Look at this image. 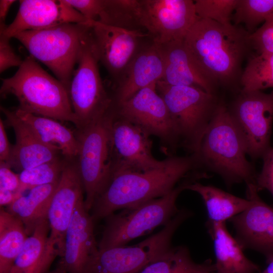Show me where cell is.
Masks as SVG:
<instances>
[{
    "mask_svg": "<svg viewBox=\"0 0 273 273\" xmlns=\"http://www.w3.org/2000/svg\"><path fill=\"white\" fill-rule=\"evenodd\" d=\"M259 273H273V260L268 263L267 266Z\"/></svg>",
    "mask_w": 273,
    "mask_h": 273,
    "instance_id": "obj_42",
    "label": "cell"
},
{
    "mask_svg": "<svg viewBox=\"0 0 273 273\" xmlns=\"http://www.w3.org/2000/svg\"><path fill=\"white\" fill-rule=\"evenodd\" d=\"M229 107L231 116L245 142L247 155L262 157L270 148L273 90L240 92Z\"/></svg>",
    "mask_w": 273,
    "mask_h": 273,
    "instance_id": "obj_12",
    "label": "cell"
},
{
    "mask_svg": "<svg viewBox=\"0 0 273 273\" xmlns=\"http://www.w3.org/2000/svg\"><path fill=\"white\" fill-rule=\"evenodd\" d=\"M195 11L200 19H209L221 24H232V18L237 0L194 1Z\"/></svg>",
    "mask_w": 273,
    "mask_h": 273,
    "instance_id": "obj_34",
    "label": "cell"
},
{
    "mask_svg": "<svg viewBox=\"0 0 273 273\" xmlns=\"http://www.w3.org/2000/svg\"><path fill=\"white\" fill-rule=\"evenodd\" d=\"M111 113L112 175L121 171H146L162 166L164 159L157 160L152 154L150 136L112 110Z\"/></svg>",
    "mask_w": 273,
    "mask_h": 273,
    "instance_id": "obj_16",
    "label": "cell"
},
{
    "mask_svg": "<svg viewBox=\"0 0 273 273\" xmlns=\"http://www.w3.org/2000/svg\"><path fill=\"white\" fill-rule=\"evenodd\" d=\"M48 273H66V272L60 266L57 265V266L54 270L51 271H49Z\"/></svg>",
    "mask_w": 273,
    "mask_h": 273,
    "instance_id": "obj_43",
    "label": "cell"
},
{
    "mask_svg": "<svg viewBox=\"0 0 273 273\" xmlns=\"http://www.w3.org/2000/svg\"><path fill=\"white\" fill-rule=\"evenodd\" d=\"M66 158L59 157L30 168L23 170L19 173L21 190H27L42 185L59 182L63 170Z\"/></svg>",
    "mask_w": 273,
    "mask_h": 273,
    "instance_id": "obj_33",
    "label": "cell"
},
{
    "mask_svg": "<svg viewBox=\"0 0 273 273\" xmlns=\"http://www.w3.org/2000/svg\"><path fill=\"white\" fill-rule=\"evenodd\" d=\"M240 85L242 92L273 87V53L252 54L243 69Z\"/></svg>",
    "mask_w": 273,
    "mask_h": 273,
    "instance_id": "obj_31",
    "label": "cell"
},
{
    "mask_svg": "<svg viewBox=\"0 0 273 273\" xmlns=\"http://www.w3.org/2000/svg\"><path fill=\"white\" fill-rule=\"evenodd\" d=\"M89 29L87 22L67 23L23 31L14 37L31 56L47 66L69 90L83 40Z\"/></svg>",
    "mask_w": 273,
    "mask_h": 273,
    "instance_id": "obj_5",
    "label": "cell"
},
{
    "mask_svg": "<svg viewBox=\"0 0 273 273\" xmlns=\"http://www.w3.org/2000/svg\"><path fill=\"white\" fill-rule=\"evenodd\" d=\"M185 181L168 194L107 216L98 243L99 250L125 246L130 241L164 226L177 214L176 200L185 190Z\"/></svg>",
    "mask_w": 273,
    "mask_h": 273,
    "instance_id": "obj_6",
    "label": "cell"
},
{
    "mask_svg": "<svg viewBox=\"0 0 273 273\" xmlns=\"http://www.w3.org/2000/svg\"><path fill=\"white\" fill-rule=\"evenodd\" d=\"M11 38L0 32V72L13 67H19L23 60L15 52L10 42Z\"/></svg>",
    "mask_w": 273,
    "mask_h": 273,
    "instance_id": "obj_37",
    "label": "cell"
},
{
    "mask_svg": "<svg viewBox=\"0 0 273 273\" xmlns=\"http://www.w3.org/2000/svg\"><path fill=\"white\" fill-rule=\"evenodd\" d=\"M14 111L43 143L59 148L66 159L76 158L78 143L75 131L53 118L33 114L18 108Z\"/></svg>",
    "mask_w": 273,
    "mask_h": 273,
    "instance_id": "obj_25",
    "label": "cell"
},
{
    "mask_svg": "<svg viewBox=\"0 0 273 273\" xmlns=\"http://www.w3.org/2000/svg\"><path fill=\"white\" fill-rule=\"evenodd\" d=\"M216 258L215 271L212 273H257L259 265L249 259L235 238L229 232L225 222L207 221Z\"/></svg>",
    "mask_w": 273,
    "mask_h": 273,
    "instance_id": "obj_23",
    "label": "cell"
},
{
    "mask_svg": "<svg viewBox=\"0 0 273 273\" xmlns=\"http://www.w3.org/2000/svg\"><path fill=\"white\" fill-rule=\"evenodd\" d=\"M194 154L199 164L219 174L229 186L255 183L257 174L246 158L244 140L228 107L222 102L219 103Z\"/></svg>",
    "mask_w": 273,
    "mask_h": 273,
    "instance_id": "obj_3",
    "label": "cell"
},
{
    "mask_svg": "<svg viewBox=\"0 0 273 273\" xmlns=\"http://www.w3.org/2000/svg\"><path fill=\"white\" fill-rule=\"evenodd\" d=\"M15 0L0 1V24H5V20L8 12Z\"/></svg>",
    "mask_w": 273,
    "mask_h": 273,
    "instance_id": "obj_41",
    "label": "cell"
},
{
    "mask_svg": "<svg viewBox=\"0 0 273 273\" xmlns=\"http://www.w3.org/2000/svg\"><path fill=\"white\" fill-rule=\"evenodd\" d=\"M273 18V0H237L232 16L235 25H243L251 34L258 25Z\"/></svg>",
    "mask_w": 273,
    "mask_h": 273,
    "instance_id": "obj_32",
    "label": "cell"
},
{
    "mask_svg": "<svg viewBox=\"0 0 273 273\" xmlns=\"http://www.w3.org/2000/svg\"><path fill=\"white\" fill-rule=\"evenodd\" d=\"M98 62L89 30L83 40L69 88L77 129L88 126L103 118L112 106V97L104 85Z\"/></svg>",
    "mask_w": 273,
    "mask_h": 273,
    "instance_id": "obj_9",
    "label": "cell"
},
{
    "mask_svg": "<svg viewBox=\"0 0 273 273\" xmlns=\"http://www.w3.org/2000/svg\"><path fill=\"white\" fill-rule=\"evenodd\" d=\"M156 89L168 108L179 144L196 154L219 103L216 95L198 87L170 85L161 80Z\"/></svg>",
    "mask_w": 273,
    "mask_h": 273,
    "instance_id": "obj_7",
    "label": "cell"
},
{
    "mask_svg": "<svg viewBox=\"0 0 273 273\" xmlns=\"http://www.w3.org/2000/svg\"><path fill=\"white\" fill-rule=\"evenodd\" d=\"M0 93L15 96L22 111L77 125L68 88L30 55L12 76L2 79Z\"/></svg>",
    "mask_w": 273,
    "mask_h": 273,
    "instance_id": "obj_4",
    "label": "cell"
},
{
    "mask_svg": "<svg viewBox=\"0 0 273 273\" xmlns=\"http://www.w3.org/2000/svg\"><path fill=\"white\" fill-rule=\"evenodd\" d=\"M111 119L110 111L96 122L75 130L78 143L75 160L85 193L84 205L88 211L113 173Z\"/></svg>",
    "mask_w": 273,
    "mask_h": 273,
    "instance_id": "obj_8",
    "label": "cell"
},
{
    "mask_svg": "<svg viewBox=\"0 0 273 273\" xmlns=\"http://www.w3.org/2000/svg\"><path fill=\"white\" fill-rule=\"evenodd\" d=\"M98 58L111 77L119 82L132 59L149 38L142 30H131L87 21Z\"/></svg>",
    "mask_w": 273,
    "mask_h": 273,
    "instance_id": "obj_15",
    "label": "cell"
},
{
    "mask_svg": "<svg viewBox=\"0 0 273 273\" xmlns=\"http://www.w3.org/2000/svg\"><path fill=\"white\" fill-rule=\"evenodd\" d=\"M262 158V169L257 174L254 185L258 192L265 189L273 196V147H270Z\"/></svg>",
    "mask_w": 273,
    "mask_h": 273,
    "instance_id": "obj_36",
    "label": "cell"
},
{
    "mask_svg": "<svg viewBox=\"0 0 273 273\" xmlns=\"http://www.w3.org/2000/svg\"><path fill=\"white\" fill-rule=\"evenodd\" d=\"M185 188V190L195 192L201 196L207 209L208 221L212 222H225L246 210L250 203L247 198L196 181L187 183Z\"/></svg>",
    "mask_w": 273,
    "mask_h": 273,
    "instance_id": "obj_27",
    "label": "cell"
},
{
    "mask_svg": "<svg viewBox=\"0 0 273 273\" xmlns=\"http://www.w3.org/2000/svg\"><path fill=\"white\" fill-rule=\"evenodd\" d=\"M199 165L194 154L172 155L164 159L163 165L157 168L113 173L90 210L94 222L105 219L118 210L163 197L185 181L203 177L194 173Z\"/></svg>",
    "mask_w": 273,
    "mask_h": 273,
    "instance_id": "obj_2",
    "label": "cell"
},
{
    "mask_svg": "<svg viewBox=\"0 0 273 273\" xmlns=\"http://www.w3.org/2000/svg\"><path fill=\"white\" fill-rule=\"evenodd\" d=\"M11 169L6 163L0 162V189L23 193L19 174Z\"/></svg>",
    "mask_w": 273,
    "mask_h": 273,
    "instance_id": "obj_38",
    "label": "cell"
},
{
    "mask_svg": "<svg viewBox=\"0 0 273 273\" xmlns=\"http://www.w3.org/2000/svg\"><path fill=\"white\" fill-rule=\"evenodd\" d=\"M82 13L87 21L131 30H142L140 0H87Z\"/></svg>",
    "mask_w": 273,
    "mask_h": 273,
    "instance_id": "obj_24",
    "label": "cell"
},
{
    "mask_svg": "<svg viewBox=\"0 0 273 273\" xmlns=\"http://www.w3.org/2000/svg\"><path fill=\"white\" fill-rule=\"evenodd\" d=\"M50 233L48 219L40 222L29 236L15 259L11 273H48L50 265L46 256Z\"/></svg>",
    "mask_w": 273,
    "mask_h": 273,
    "instance_id": "obj_29",
    "label": "cell"
},
{
    "mask_svg": "<svg viewBox=\"0 0 273 273\" xmlns=\"http://www.w3.org/2000/svg\"><path fill=\"white\" fill-rule=\"evenodd\" d=\"M12 147L10 146L7 135L5 129L4 123L0 119V162L8 164L11 153Z\"/></svg>",
    "mask_w": 273,
    "mask_h": 273,
    "instance_id": "obj_39",
    "label": "cell"
},
{
    "mask_svg": "<svg viewBox=\"0 0 273 273\" xmlns=\"http://www.w3.org/2000/svg\"><path fill=\"white\" fill-rule=\"evenodd\" d=\"M250 39L256 53H273V18L250 34Z\"/></svg>",
    "mask_w": 273,
    "mask_h": 273,
    "instance_id": "obj_35",
    "label": "cell"
},
{
    "mask_svg": "<svg viewBox=\"0 0 273 273\" xmlns=\"http://www.w3.org/2000/svg\"><path fill=\"white\" fill-rule=\"evenodd\" d=\"M192 0H140V24L158 45L184 40L198 20Z\"/></svg>",
    "mask_w": 273,
    "mask_h": 273,
    "instance_id": "obj_14",
    "label": "cell"
},
{
    "mask_svg": "<svg viewBox=\"0 0 273 273\" xmlns=\"http://www.w3.org/2000/svg\"><path fill=\"white\" fill-rule=\"evenodd\" d=\"M84 193L75 159H67L53 196L48 213L50 233L46 256L51 266L63 255L65 237L75 208Z\"/></svg>",
    "mask_w": 273,
    "mask_h": 273,
    "instance_id": "obj_13",
    "label": "cell"
},
{
    "mask_svg": "<svg viewBox=\"0 0 273 273\" xmlns=\"http://www.w3.org/2000/svg\"><path fill=\"white\" fill-rule=\"evenodd\" d=\"M159 46L164 61L161 81L170 85L198 87L216 95L218 86L194 61L184 39Z\"/></svg>",
    "mask_w": 273,
    "mask_h": 273,
    "instance_id": "obj_21",
    "label": "cell"
},
{
    "mask_svg": "<svg viewBox=\"0 0 273 273\" xmlns=\"http://www.w3.org/2000/svg\"><path fill=\"white\" fill-rule=\"evenodd\" d=\"M250 35L242 26L199 18L184 42L196 63L218 87L238 94L243 64L253 50Z\"/></svg>",
    "mask_w": 273,
    "mask_h": 273,
    "instance_id": "obj_1",
    "label": "cell"
},
{
    "mask_svg": "<svg viewBox=\"0 0 273 273\" xmlns=\"http://www.w3.org/2000/svg\"><path fill=\"white\" fill-rule=\"evenodd\" d=\"M164 61L160 47L152 41L144 44L116 85L113 105L131 98L139 90L156 83L163 76Z\"/></svg>",
    "mask_w": 273,
    "mask_h": 273,
    "instance_id": "obj_20",
    "label": "cell"
},
{
    "mask_svg": "<svg viewBox=\"0 0 273 273\" xmlns=\"http://www.w3.org/2000/svg\"><path fill=\"white\" fill-rule=\"evenodd\" d=\"M28 237L23 222L1 207L0 273H11L14 261Z\"/></svg>",
    "mask_w": 273,
    "mask_h": 273,
    "instance_id": "obj_30",
    "label": "cell"
},
{
    "mask_svg": "<svg viewBox=\"0 0 273 273\" xmlns=\"http://www.w3.org/2000/svg\"><path fill=\"white\" fill-rule=\"evenodd\" d=\"M192 212L180 209L156 234L132 246L99 250L85 273H136L171 246L173 236Z\"/></svg>",
    "mask_w": 273,
    "mask_h": 273,
    "instance_id": "obj_10",
    "label": "cell"
},
{
    "mask_svg": "<svg viewBox=\"0 0 273 273\" xmlns=\"http://www.w3.org/2000/svg\"><path fill=\"white\" fill-rule=\"evenodd\" d=\"M23 195V193L20 192L0 189L1 207L4 206H9Z\"/></svg>",
    "mask_w": 273,
    "mask_h": 273,
    "instance_id": "obj_40",
    "label": "cell"
},
{
    "mask_svg": "<svg viewBox=\"0 0 273 273\" xmlns=\"http://www.w3.org/2000/svg\"><path fill=\"white\" fill-rule=\"evenodd\" d=\"M215 269L211 259L197 263L188 247L179 245L171 246L136 273H212Z\"/></svg>",
    "mask_w": 273,
    "mask_h": 273,
    "instance_id": "obj_28",
    "label": "cell"
},
{
    "mask_svg": "<svg viewBox=\"0 0 273 273\" xmlns=\"http://www.w3.org/2000/svg\"><path fill=\"white\" fill-rule=\"evenodd\" d=\"M156 83L139 90L124 102L113 105L111 109L149 136L157 137L163 152L168 156L172 155L171 152L177 147L179 141L168 108L157 91Z\"/></svg>",
    "mask_w": 273,
    "mask_h": 273,
    "instance_id": "obj_11",
    "label": "cell"
},
{
    "mask_svg": "<svg viewBox=\"0 0 273 273\" xmlns=\"http://www.w3.org/2000/svg\"><path fill=\"white\" fill-rule=\"evenodd\" d=\"M58 183L34 187L7 206V210L23 222L28 236L40 222L48 219L51 200Z\"/></svg>",
    "mask_w": 273,
    "mask_h": 273,
    "instance_id": "obj_26",
    "label": "cell"
},
{
    "mask_svg": "<svg viewBox=\"0 0 273 273\" xmlns=\"http://www.w3.org/2000/svg\"><path fill=\"white\" fill-rule=\"evenodd\" d=\"M7 124L14 130L16 143L12 147L8 165L17 171L32 168L62 155L59 148L43 143L15 114L14 110L1 107Z\"/></svg>",
    "mask_w": 273,
    "mask_h": 273,
    "instance_id": "obj_22",
    "label": "cell"
},
{
    "mask_svg": "<svg viewBox=\"0 0 273 273\" xmlns=\"http://www.w3.org/2000/svg\"><path fill=\"white\" fill-rule=\"evenodd\" d=\"M19 3L12 22L9 25L0 24V32L11 38L23 31L87 21L65 0H21Z\"/></svg>",
    "mask_w": 273,
    "mask_h": 273,
    "instance_id": "obj_18",
    "label": "cell"
},
{
    "mask_svg": "<svg viewBox=\"0 0 273 273\" xmlns=\"http://www.w3.org/2000/svg\"><path fill=\"white\" fill-rule=\"evenodd\" d=\"M94 222L83 197L75 208L66 234L64 252L58 264L66 273H85L98 254Z\"/></svg>",
    "mask_w": 273,
    "mask_h": 273,
    "instance_id": "obj_19",
    "label": "cell"
},
{
    "mask_svg": "<svg viewBox=\"0 0 273 273\" xmlns=\"http://www.w3.org/2000/svg\"><path fill=\"white\" fill-rule=\"evenodd\" d=\"M258 192L254 184H247L250 205L229 221L242 248L258 252L268 263L273 260V207L264 202Z\"/></svg>",
    "mask_w": 273,
    "mask_h": 273,
    "instance_id": "obj_17",
    "label": "cell"
}]
</instances>
